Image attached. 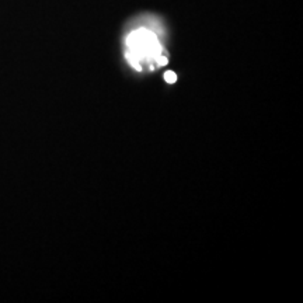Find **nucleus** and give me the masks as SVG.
<instances>
[{
	"instance_id": "1",
	"label": "nucleus",
	"mask_w": 303,
	"mask_h": 303,
	"mask_svg": "<svg viewBox=\"0 0 303 303\" xmlns=\"http://www.w3.org/2000/svg\"><path fill=\"white\" fill-rule=\"evenodd\" d=\"M128 61L136 69L142 67L145 62H157L159 66L167 64V59L162 56V46L157 37L146 28L134 31L127 39Z\"/></svg>"
},
{
	"instance_id": "2",
	"label": "nucleus",
	"mask_w": 303,
	"mask_h": 303,
	"mask_svg": "<svg viewBox=\"0 0 303 303\" xmlns=\"http://www.w3.org/2000/svg\"><path fill=\"white\" fill-rule=\"evenodd\" d=\"M165 79H166V82L174 83L177 77H175V74L173 73V72H167V73L165 74Z\"/></svg>"
}]
</instances>
